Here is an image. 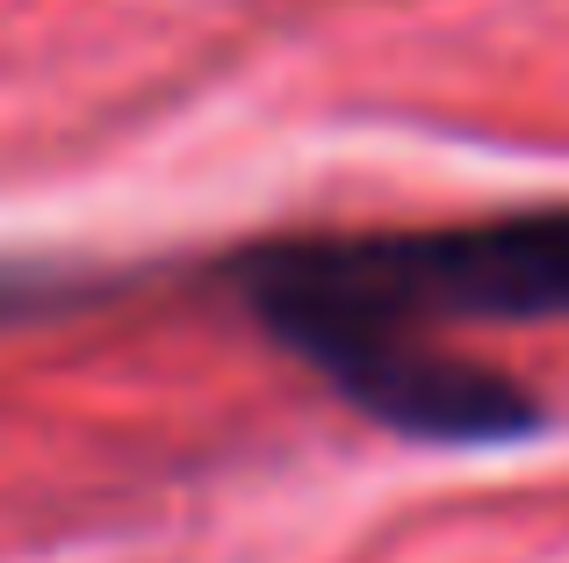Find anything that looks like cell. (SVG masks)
Listing matches in <instances>:
<instances>
[{"instance_id": "obj_1", "label": "cell", "mask_w": 569, "mask_h": 563, "mask_svg": "<svg viewBox=\"0 0 569 563\" xmlns=\"http://www.w3.org/2000/svg\"><path fill=\"white\" fill-rule=\"evenodd\" d=\"M223 282L246 318L353 412L426 448H505L541 434V397L461 362L432 325H556L569 318V203L469 225L267 239Z\"/></svg>"}]
</instances>
